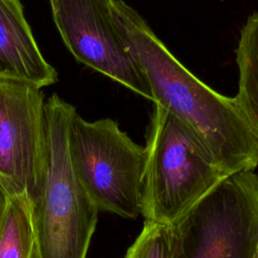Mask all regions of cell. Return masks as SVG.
<instances>
[{"label":"cell","mask_w":258,"mask_h":258,"mask_svg":"<svg viewBox=\"0 0 258 258\" xmlns=\"http://www.w3.org/2000/svg\"><path fill=\"white\" fill-rule=\"evenodd\" d=\"M166 226V258H258V174L224 178Z\"/></svg>","instance_id":"cell-4"},{"label":"cell","mask_w":258,"mask_h":258,"mask_svg":"<svg viewBox=\"0 0 258 258\" xmlns=\"http://www.w3.org/2000/svg\"><path fill=\"white\" fill-rule=\"evenodd\" d=\"M35 242L30 200L7 196L0 218V258H36Z\"/></svg>","instance_id":"cell-10"},{"label":"cell","mask_w":258,"mask_h":258,"mask_svg":"<svg viewBox=\"0 0 258 258\" xmlns=\"http://www.w3.org/2000/svg\"><path fill=\"white\" fill-rule=\"evenodd\" d=\"M235 52L239 82L234 98L258 140V10L242 26Z\"/></svg>","instance_id":"cell-9"},{"label":"cell","mask_w":258,"mask_h":258,"mask_svg":"<svg viewBox=\"0 0 258 258\" xmlns=\"http://www.w3.org/2000/svg\"><path fill=\"white\" fill-rule=\"evenodd\" d=\"M6 200H7L6 192H5V190L2 188V186L0 185V218H1L2 212H3V210H4V207H5V204H6Z\"/></svg>","instance_id":"cell-12"},{"label":"cell","mask_w":258,"mask_h":258,"mask_svg":"<svg viewBox=\"0 0 258 258\" xmlns=\"http://www.w3.org/2000/svg\"><path fill=\"white\" fill-rule=\"evenodd\" d=\"M46 154L45 102L40 88L0 80V185L33 201Z\"/></svg>","instance_id":"cell-7"},{"label":"cell","mask_w":258,"mask_h":258,"mask_svg":"<svg viewBox=\"0 0 258 258\" xmlns=\"http://www.w3.org/2000/svg\"><path fill=\"white\" fill-rule=\"evenodd\" d=\"M75 107L53 94L45 102L46 154L42 179L31 202L36 258H87L99 209L71 162L69 132Z\"/></svg>","instance_id":"cell-2"},{"label":"cell","mask_w":258,"mask_h":258,"mask_svg":"<svg viewBox=\"0 0 258 258\" xmlns=\"http://www.w3.org/2000/svg\"><path fill=\"white\" fill-rule=\"evenodd\" d=\"M166 226L144 221L143 228L124 258H166Z\"/></svg>","instance_id":"cell-11"},{"label":"cell","mask_w":258,"mask_h":258,"mask_svg":"<svg viewBox=\"0 0 258 258\" xmlns=\"http://www.w3.org/2000/svg\"><path fill=\"white\" fill-rule=\"evenodd\" d=\"M144 150L140 215L146 222L169 225L227 177L195 133L158 104Z\"/></svg>","instance_id":"cell-3"},{"label":"cell","mask_w":258,"mask_h":258,"mask_svg":"<svg viewBox=\"0 0 258 258\" xmlns=\"http://www.w3.org/2000/svg\"><path fill=\"white\" fill-rule=\"evenodd\" d=\"M54 25L81 63L153 101L116 20L113 0H48Z\"/></svg>","instance_id":"cell-6"},{"label":"cell","mask_w":258,"mask_h":258,"mask_svg":"<svg viewBox=\"0 0 258 258\" xmlns=\"http://www.w3.org/2000/svg\"><path fill=\"white\" fill-rule=\"evenodd\" d=\"M69 150L73 169L99 211L138 218L145 165L143 146L111 118L87 121L76 113L69 132Z\"/></svg>","instance_id":"cell-5"},{"label":"cell","mask_w":258,"mask_h":258,"mask_svg":"<svg viewBox=\"0 0 258 258\" xmlns=\"http://www.w3.org/2000/svg\"><path fill=\"white\" fill-rule=\"evenodd\" d=\"M113 10L149 86L152 102L184 123L227 176L254 170L258 140L235 98L216 92L190 73L126 2L113 0Z\"/></svg>","instance_id":"cell-1"},{"label":"cell","mask_w":258,"mask_h":258,"mask_svg":"<svg viewBox=\"0 0 258 258\" xmlns=\"http://www.w3.org/2000/svg\"><path fill=\"white\" fill-rule=\"evenodd\" d=\"M0 80L40 89L57 82V72L43 57L20 0H0Z\"/></svg>","instance_id":"cell-8"}]
</instances>
